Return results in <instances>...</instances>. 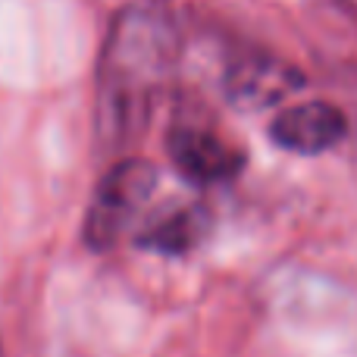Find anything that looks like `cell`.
Returning <instances> with one entry per match:
<instances>
[{"label": "cell", "mask_w": 357, "mask_h": 357, "mask_svg": "<svg viewBox=\"0 0 357 357\" xmlns=\"http://www.w3.org/2000/svg\"><path fill=\"white\" fill-rule=\"evenodd\" d=\"M167 154L176 173L201 188L226 185L238 178V173L245 169V154L232 142L195 123H178L169 129Z\"/></svg>", "instance_id": "obj_3"}, {"label": "cell", "mask_w": 357, "mask_h": 357, "mask_svg": "<svg viewBox=\"0 0 357 357\" xmlns=\"http://www.w3.org/2000/svg\"><path fill=\"white\" fill-rule=\"evenodd\" d=\"M157 167L142 157H126L113 163L91 191V204L85 210L82 238L88 251H110L132 229V222L148 207L157 188Z\"/></svg>", "instance_id": "obj_2"}, {"label": "cell", "mask_w": 357, "mask_h": 357, "mask_svg": "<svg viewBox=\"0 0 357 357\" xmlns=\"http://www.w3.org/2000/svg\"><path fill=\"white\" fill-rule=\"evenodd\" d=\"M348 135V119L329 100H304L289 110L276 113L270 123V138L276 148L289 154L317 157L333 151Z\"/></svg>", "instance_id": "obj_4"}, {"label": "cell", "mask_w": 357, "mask_h": 357, "mask_svg": "<svg viewBox=\"0 0 357 357\" xmlns=\"http://www.w3.org/2000/svg\"><path fill=\"white\" fill-rule=\"evenodd\" d=\"M178 69V31L154 6L116 13L94 75V132L107 151L129 148L151 126Z\"/></svg>", "instance_id": "obj_1"}, {"label": "cell", "mask_w": 357, "mask_h": 357, "mask_svg": "<svg viewBox=\"0 0 357 357\" xmlns=\"http://www.w3.org/2000/svg\"><path fill=\"white\" fill-rule=\"evenodd\" d=\"M210 229H213L210 207L201 201H191L178 204L173 210H163L157 220H151L138 232L135 245L151 254H160V257H185L207 241Z\"/></svg>", "instance_id": "obj_6"}, {"label": "cell", "mask_w": 357, "mask_h": 357, "mask_svg": "<svg viewBox=\"0 0 357 357\" xmlns=\"http://www.w3.org/2000/svg\"><path fill=\"white\" fill-rule=\"evenodd\" d=\"M0 357H3V345H0Z\"/></svg>", "instance_id": "obj_7"}, {"label": "cell", "mask_w": 357, "mask_h": 357, "mask_svg": "<svg viewBox=\"0 0 357 357\" xmlns=\"http://www.w3.org/2000/svg\"><path fill=\"white\" fill-rule=\"evenodd\" d=\"M301 73L270 54H241L226 69V98L238 110H266L301 88Z\"/></svg>", "instance_id": "obj_5"}]
</instances>
